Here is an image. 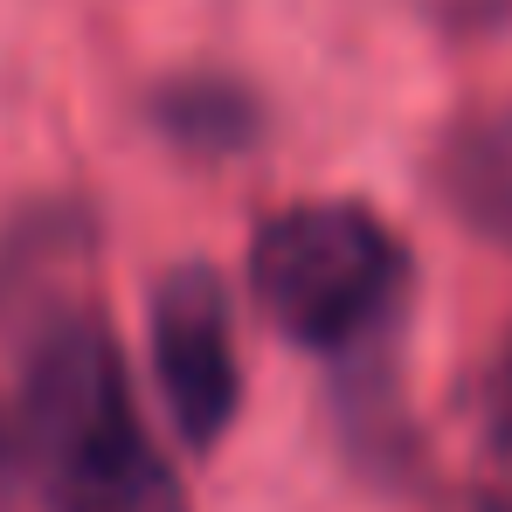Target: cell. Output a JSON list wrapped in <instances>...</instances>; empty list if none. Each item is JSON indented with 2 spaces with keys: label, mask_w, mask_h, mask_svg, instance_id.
Returning a JSON list of instances; mask_svg holds the SVG:
<instances>
[{
  "label": "cell",
  "mask_w": 512,
  "mask_h": 512,
  "mask_svg": "<svg viewBox=\"0 0 512 512\" xmlns=\"http://www.w3.org/2000/svg\"><path fill=\"white\" fill-rule=\"evenodd\" d=\"M21 353V457L49 512H187L104 312H70Z\"/></svg>",
  "instance_id": "obj_1"
},
{
  "label": "cell",
  "mask_w": 512,
  "mask_h": 512,
  "mask_svg": "<svg viewBox=\"0 0 512 512\" xmlns=\"http://www.w3.org/2000/svg\"><path fill=\"white\" fill-rule=\"evenodd\" d=\"M250 284L284 340L346 353L395 319L409 250L367 201H298L256 229Z\"/></svg>",
  "instance_id": "obj_2"
},
{
  "label": "cell",
  "mask_w": 512,
  "mask_h": 512,
  "mask_svg": "<svg viewBox=\"0 0 512 512\" xmlns=\"http://www.w3.org/2000/svg\"><path fill=\"white\" fill-rule=\"evenodd\" d=\"M153 374L187 450H215L243 402L236 312L215 263H180L153 291Z\"/></svg>",
  "instance_id": "obj_3"
},
{
  "label": "cell",
  "mask_w": 512,
  "mask_h": 512,
  "mask_svg": "<svg viewBox=\"0 0 512 512\" xmlns=\"http://www.w3.org/2000/svg\"><path fill=\"white\" fill-rule=\"evenodd\" d=\"M90 263H97V222L77 201L21 208L0 229V340L21 346L42 326L90 312Z\"/></svg>",
  "instance_id": "obj_4"
},
{
  "label": "cell",
  "mask_w": 512,
  "mask_h": 512,
  "mask_svg": "<svg viewBox=\"0 0 512 512\" xmlns=\"http://www.w3.org/2000/svg\"><path fill=\"white\" fill-rule=\"evenodd\" d=\"M436 194L450 215L485 236L492 250H512V97H492L464 111L436 146Z\"/></svg>",
  "instance_id": "obj_5"
},
{
  "label": "cell",
  "mask_w": 512,
  "mask_h": 512,
  "mask_svg": "<svg viewBox=\"0 0 512 512\" xmlns=\"http://www.w3.org/2000/svg\"><path fill=\"white\" fill-rule=\"evenodd\" d=\"M160 125L194 153H236L256 139V104L250 90L222 84V77H187L160 97Z\"/></svg>",
  "instance_id": "obj_6"
},
{
  "label": "cell",
  "mask_w": 512,
  "mask_h": 512,
  "mask_svg": "<svg viewBox=\"0 0 512 512\" xmlns=\"http://www.w3.org/2000/svg\"><path fill=\"white\" fill-rule=\"evenodd\" d=\"M478 429H485V443H492V457L512 471V340L485 360V374H478Z\"/></svg>",
  "instance_id": "obj_7"
},
{
  "label": "cell",
  "mask_w": 512,
  "mask_h": 512,
  "mask_svg": "<svg viewBox=\"0 0 512 512\" xmlns=\"http://www.w3.org/2000/svg\"><path fill=\"white\" fill-rule=\"evenodd\" d=\"M450 512H512V492H464Z\"/></svg>",
  "instance_id": "obj_8"
},
{
  "label": "cell",
  "mask_w": 512,
  "mask_h": 512,
  "mask_svg": "<svg viewBox=\"0 0 512 512\" xmlns=\"http://www.w3.org/2000/svg\"><path fill=\"white\" fill-rule=\"evenodd\" d=\"M0 471H7V429H0Z\"/></svg>",
  "instance_id": "obj_9"
}]
</instances>
